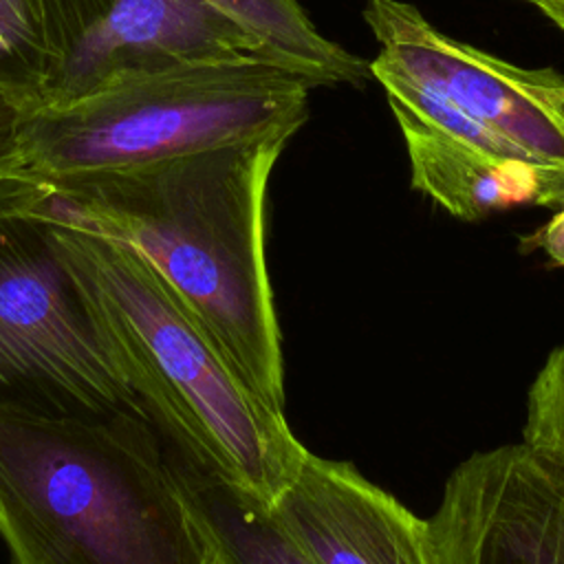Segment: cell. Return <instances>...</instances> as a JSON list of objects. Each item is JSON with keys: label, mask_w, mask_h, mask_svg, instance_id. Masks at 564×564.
<instances>
[{"label": "cell", "mask_w": 564, "mask_h": 564, "mask_svg": "<svg viewBox=\"0 0 564 564\" xmlns=\"http://www.w3.org/2000/svg\"><path fill=\"white\" fill-rule=\"evenodd\" d=\"M408 148L412 187L460 220H480L518 205L560 207L564 170L502 156L392 112Z\"/></svg>", "instance_id": "10"}, {"label": "cell", "mask_w": 564, "mask_h": 564, "mask_svg": "<svg viewBox=\"0 0 564 564\" xmlns=\"http://www.w3.org/2000/svg\"><path fill=\"white\" fill-rule=\"evenodd\" d=\"M522 445L564 469V346L546 357L529 388Z\"/></svg>", "instance_id": "14"}, {"label": "cell", "mask_w": 564, "mask_h": 564, "mask_svg": "<svg viewBox=\"0 0 564 564\" xmlns=\"http://www.w3.org/2000/svg\"><path fill=\"white\" fill-rule=\"evenodd\" d=\"M11 564H214L150 421L0 412Z\"/></svg>", "instance_id": "2"}, {"label": "cell", "mask_w": 564, "mask_h": 564, "mask_svg": "<svg viewBox=\"0 0 564 564\" xmlns=\"http://www.w3.org/2000/svg\"><path fill=\"white\" fill-rule=\"evenodd\" d=\"M167 467L200 527L214 564H315L271 507L214 467L161 443Z\"/></svg>", "instance_id": "11"}, {"label": "cell", "mask_w": 564, "mask_h": 564, "mask_svg": "<svg viewBox=\"0 0 564 564\" xmlns=\"http://www.w3.org/2000/svg\"><path fill=\"white\" fill-rule=\"evenodd\" d=\"M51 196L66 258L112 335L161 443L271 507L306 452L284 414L238 379L132 245L84 223L53 189Z\"/></svg>", "instance_id": "3"}, {"label": "cell", "mask_w": 564, "mask_h": 564, "mask_svg": "<svg viewBox=\"0 0 564 564\" xmlns=\"http://www.w3.org/2000/svg\"><path fill=\"white\" fill-rule=\"evenodd\" d=\"M289 139L269 134L145 165L40 176L84 223L132 245L238 379L282 414L284 364L264 262V194Z\"/></svg>", "instance_id": "1"}, {"label": "cell", "mask_w": 564, "mask_h": 564, "mask_svg": "<svg viewBox=\"0 0 564 564\" xmlns=\"http://www.w3.org/2000/svg\"><path fill=\"white\" fill-rule=\"evenodd\" d=\"M271 511L315 564H434L427 520L350 463L306 449Z\"/></svg>", "instance_id": "9"}, {"label": "cell", "mask_w": 564, "mask_h": 564, "mask_svg": "<svg viewBox=\"0 0 564 564\" xmlns=\"http://www.w3.org/2000/svg\"><path fill=\"white\" fill-rule=\"evenodd\" d=\"M51 53L40 0H0V90L24 110L44 106Z\"/></svg>", "instance_id": "13"}, {"label": "cell", "mask_w": 564, "mask_h": 564, "mask_svg": "<svg viewBox=\"0 0 564 564\" xmlns=\"http://www.w3.org/2000/svg\"><path fill=\"white\" fill-rule=\"evenodd\" d=\"M533 4L564 31V0H535Z\"/></svg>", "instance_id": "17"}, {"label": "cell", "mask_w": 564, "mask_h": 564, "mask_svg": "<svg viewBox=\"0 0 564 564\" xmlns=\"http://www.w3.org/2000/svg\"><path fill=\"white\" fill-rule=\"evenodd\" d=\"M524 2H531V4H533V2H535V0H524Z\"/></svg>", "instance_id": "18"}, {"label": "cell", "mask_w": 564, "mask_h": 564, "mask_svg": "<svg viewBox=\"0 0 564 564\" xmlns=\"http://www.w3.org/2000/svg\"><path fill=\"white\" fill-rule=\"evenodd\" d=\"M317 82L269 57L189 59L62 108L29 110L24 172L66 176L293 137Z\"/></svg>", "instance_id": "4"}, {"label": "cell", "mask_w": 564, "mask_h": 564, "mask_svg": "<svg viewBox=\"0 0 564 564\" xmlns=\"http://www.w3.org/2000/svg\"><path fill=\"white\" fill-rule=\"evenodd\" d=\"M242 24L286 66L308 75L317 86L359 84L370 64L322 35L297 0H207Z\"/></svg>", "instance_id": "12"}, {"label": "cell", "mask_w": 564, "mask_h": 564, "mask_svg": "<svg viewBox=\"0 0 564 564\" xmlns=\"http://www.w3.org/2000/svg\"><path fill=\"white\" fill-rule=\"evenodd\" d=\"M379 55L538 163L564 170V75L522 68L438 31L403 0L364 7Z\"/></svg>", "instance_id": "7"}, {"label": "cell", "mask_w": 564, "mask_h": 564, "mask_svg": "<svg viewBox=\"0 0 564 564\" xmlns=\"http://www.w3.org/2000/svg\"><path fill=\"white\" fill-rule=\"evenodd\" d=\"M0 412L148 421L31 172L0 176Z\"/></svg>", "instance_id": "5"}, {"label": "cell", "mask_w": 564, "mask_h": 564, "mask_svg": "<svg viewBox=\"0 0 564 564\" xmlns=\"http://www.w3.org/2000/svg\"><path fill=\"white\" fill-rule=\"evenodd\" d=\"M40 7L51 53L42 108L189 59L280 62L207 0H40Z\"/></svg>", "instance_id": "6"}, {"label": "cell", "mask_w": 564, "mask_h": 564, "mask_svg": "<svg viewBox=\"0 0 564 564\" xmlns=\"http://www.w3.org/2000/svg\"><path fill=\"white\" fill-rule=\"evenodd\" d=\"M26 112L13 97L0 90V176L24 172V119Z\"/></svg>", "instance_id": "15"}, {"label": "cell", "mask_w": 564, "mask_h": 564, "mask_svg": "<svg viewBox=\"0 0 564 564\" xmlns=\"http://www.w3.org/2000/svg\"><path fill=\"white\" fill-rule=\"evenodd\" d=\"M540 249L553 267H564V200L557 212L531 236H524L522 251Z\"/></svg>", "instance_id": "16"}, {"label": "cell", "mask_w": 564, "mask_h": 564, "mask_svg": "<svg viewBox=\"0 0 564 564\" xmlns=\"http://www.w3.org/2000/svg\"><path fill=\"white\" fill-rule=\"evenodd\" d=\"M427 524L434 564H564V469L522 443L476 452Z\"/></svg>", "instance_id": "8"}]
</instances>
